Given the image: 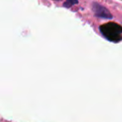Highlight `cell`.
Listing matches in <instances>:
<instances>
[{
    "instance_id": "cell-1",
    "label": "cell",
    "mask_w": 122,
    "mask_h": 122,
    "mask_svg": "<svg viewBox=\"0 0 122 122\" xmlns=\"http://www.w3.org/2000/svg\"><path fill=\"white\" fill-rule=\"evenodd\" d=\"M101 34L111 42H119L122 39V27L116 23H108L100 27Z\"/></svg>"
},
{
    "instance_id": "cell-3",
    "label": "cell",
    "mask_w": 122,
    "mask_h": 122,
    "mask_svg": "<svg viewBox=\"0 0 122 122\" xmlns=\"http://www.w3.org/2000/svg\"><path fill=\"white\" fill-rule=\"evenodd\" d=\"M77 3H78V0H66V1L63 3V6L69 8H71V6H73V5L77 4Z\"/></svg>"
},
{
    "instance_id": "cell-2",
    "label": "cell",
    "mask_w": 122,
    "mask_h": 122,
    "mask_svg": "<svg viewBox=\"0 0 122 122\" xmlns=\"http://www.w3.org/2000/svg\"><path fill=\"white\" fill-rule=\"evenodd\" d=\"M92 11L94 13V15L97 18H105V19H111L113 18V16L111 13L103 5L100 4L98 3H92Z\"/></svg>"
}]
</instances>
